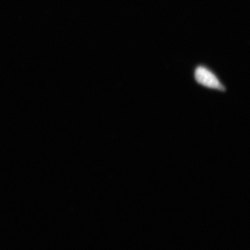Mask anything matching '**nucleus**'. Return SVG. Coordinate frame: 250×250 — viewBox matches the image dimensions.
<instances>
[{
  "mask_svg": "<svg viewBox=\"0 0 250 250\" xmlns=\"http://www.w3.org/2000/svg\"><path fill=\"white\" fill-rule=\"evenodd\" d=\"M195 78L197 83L207 88L220 90L225 89L223 85L218 80V77L207 67L203 66L197 67L195 72Z\"/></svg>",
  "mask_w": 250,
  "mask_h": 250,
  "instance_id": "f257e3e1",
  "label": "nucleus"
}]
</instances>
